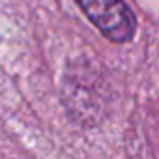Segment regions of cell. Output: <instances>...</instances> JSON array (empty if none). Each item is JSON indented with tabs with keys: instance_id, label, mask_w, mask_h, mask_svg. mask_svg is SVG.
<instances>
[{
	"instance_id": "obj_1",
	"label": "cell",
	"mask_w": 159,
	"mask_h": 159,
	"mask_svg": "<svg viewBox=\"0 0 159 159\" xmlns=\"http://www.w3.org/2000/svg\"><path fill=\"white\" fill-rule=\"evenodd\" d=\"M66 105L73 116L96 122L107 107V81L99 67L88 60H79L66 75Z\"/></svg>"
},
{
	"instance_id": "obj_2",
	"label": "cell",
	"mask_w": 159,
	"mask_h": 159,
	"mask_svg": "<svg viewBox=\"0 0 159 159\" xmlns=\"http://www.w3.org/2000/svg\"><path fill=\"white\" fill-rule=\"evenodd\" d=\"M90 23L112 43H127L137 32V19L124 0H77Z\"/></svg>"
}]
</instances>
